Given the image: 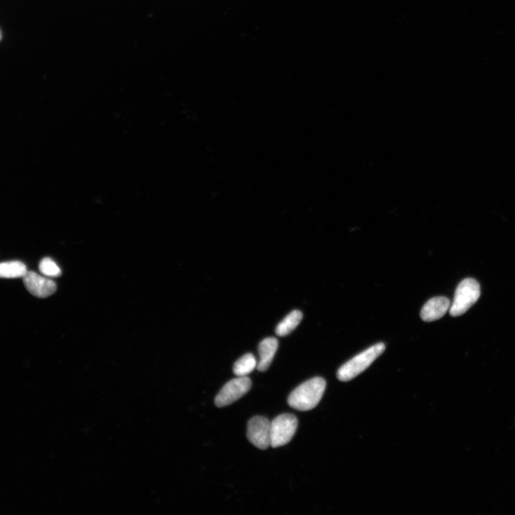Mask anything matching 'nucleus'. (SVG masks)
<instances>
[{"label":"nucleus","instance_id":"f257e3e1","mask_svg":"<svg viewBox=\"0 0 515 515\" xmlns=\"http://www.w3.org/2000/svg\"><path fill=\"white\" fill-rule=\"evenodd\" d=\"M327 383L323 378L315 377L295 390L288 398L290 407L302 411L315 408L326 390Z\"/></svg>","mask_w":515,"mask_h":515},{"label":"nucleus","instance_id":"f03ea898","mask_svg":"<svg viewBox=\"0 0 515 515\" xmlns=\"http://www.w3.org/2000/svg\"><path fill=\"white\" fill-rule=\"evenodd\" d=\"M385 348L384 344L379 343L360 353L340 367L337 372L338 379L341 381H348L355 378L365 371Z\"/></svg>","mask_w":515,"mask_h":515},{"label":"nucleus","instance_id":"7ed1b4c3","mask_svg":"<svg viewBox=\"0 0 515 515\" xmlns=\"http://www.w3.org/2000/svg\"><path fill=\"white\" fill-rule=\"evenodd\" d=\"M480 294V285L476 280L468 278L462 281L449 308L450 315L457 317L465 313L478 301Z\"/></svg>","mask_w":515,"mask_h":515},{"label":"nucleus","instance_id":"20e7f679","mask_svg":"<svg viewBox=\"0 0 515 515\" xmlns=\"http://www.w3.org/2000/svg\"><path fill=\"white\" fill-rule=\"evenodd\" d=\"M298 427L297 417L291 414H281L271 423V446L287 444L294 437Z\"/></svg>","mask_w":515,"mask_h":515},{"label":"nucleus","instance_id":"39448f33","mask_svg":"<svg viewBox=\"0 0 515 515\" xmlns=\"http://www.w3.org/2000/svg\"><path fill=\"white\" fill-rule=\"evenodd\" d=\"M251 381L247 376L232 379L225 384L215 399L218 407L233 404L244 397L251 388Z\"/></svg>","mask_w":515,"mask_h":515},{"label":"nucleus","instance_id":"423d86ee","mask_svg":"<svg viewBox=\"0 0 515 515\" xmlns=\"http://www.w3.org/2000/svg\"><path fill=\"white\" fill-rule=\"evenodd\" d=\"M247 437L260 449L271 446V423L264 416H255L248 423Z\"/></svg>","mask_w":515,"mask_h":515},{"label":"nucleus","instance_id":"0eeeda50","mask_svg":"<svg viewBox=\"0 0 515 515\" xmlns=\"http://www.w3.org/2000/svg\"><path fill=\"white\" fill-rule=\"evenodd\" d=\"M22 278L27 291L36 297L47 298L56 292L55 282L36 272L27 271Z\"/></svg>","mask_w":515,"mask_h":515},{"label":"nucleus","instance_id":"6e6552de","mask_svg":"<svg viewBox=\"0 0 515 515\" xmlns=\"http://www.w3.org/2000/svg\"><path fill=\"white\" fill-rule=\"evenodd\" d=\"M451 306L449 299L444 297L430 299L423 307L421 318L426 322H431L443 317Z\"/></svg>","mask_w":515,"mask_h":515},{"label":"nucleus","instance_id":"1a4fd4ad","mask_svg":"<svg viewBox=\"0 0 515 515\" xmlns=\"http://www.w3.org/2000/svg\"><path fill=\"white\" fill-rule=\"evenodd\" d=\"M278 347V341L274 337L264 339L259 346L260 361L257 365L260 372H266L270 367Z\"/></svg>","mask_w":515,"mask_h":515},{"label":"nucleus","instance_id":"9d476101","mask_svg":"<svg viewBox=\"0 0 515 515\" xmlns=\"http://www.w3.org/2000/svg\"><path fill=\"white\" fill-rule=\"evenodd\" d=\"M302 318L303 313L298 310L288 313L276 327V334L279 337H285L291 334L299 326Z\"/></svg>","mask_w":515,"mask_h":515},{"label":"nucleus","instance_id":"9b49d317","mask_svg":"<svg viewBox=\"0 0 515 515\" xmlns=\"http://www.w3.org/2000/svg\"><path fill=\"white\" fill-rule=\"evenodd\" d=\"M27 267L21 262L13 261L0 263V278H22L27 273Z\"/></svg>","mask_w":515,"mask_h":515},{"label":"nucleus","instance_id":"f8f14e48","mask_svg":"<svg viewBox=\"0 0 515 515\" xmlns=\"http://www.w3.org/2000/svg\"><path fill=\"white\" fill-rule=\"evenodd\" d=\"M257 367V362L252 353H246L234 366V373L239 377L246 376Z\"/></svg>","mask_w":515,"mask_h":515},{"label":"nucleus","instance_id":"ddd939ff","mask_svg":"<svg viewBox=\"0 0 515 515\" xmlns=\"http://www.w3.org/2000/svg\"><path fill=\"white\" fill-rule=\"evenodd\" d=\"M39 269L41 274L48 277L56 278L62 274L59 267L50 258H44L40 263Z\"/></svg>","mask_w":515,"mask_h":515},{"label":"nucleus","instance_id":"4468645a","mask_svg":"<svg viewBox=\"0 0 515 515\" xmlns=\"http://www.w3.org/2000/svg\"><path fill=\"white\" fill-rule=\"evenodd\" d=\"M2 40V31L0 29V41Z\"/></svg>","mask_w":515,"mask_h":515}]
</instances>
